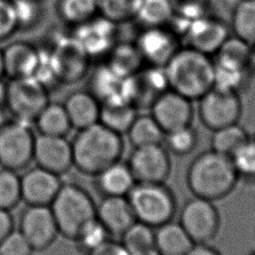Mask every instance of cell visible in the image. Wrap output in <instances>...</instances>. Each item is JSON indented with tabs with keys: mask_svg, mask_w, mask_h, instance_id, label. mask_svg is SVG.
<instances>
[{
	"mask_svg": "<svg viewBox=\"0 0 255 255\" xmlns=\"http://www.w3.org/2000/svg\"><path fill=\"white\" fill-rule=\"evenodd\" d=\"M170 90L198 101L214 85V61L188 46H181L163 66Z\"/></svg>",
	"mask_w": 255,
	"mask_h": 255,
	"instance_id": "obj_2",
	"label": "cell"
},
{
	"mask_svg": "<svg viewBox=\"0 0 255 255\" xmlns=\"http://www.w3.org/2000/svg\"><path fill=\"white\" fill-rule=\"evenodd\" d=\"M49 206L59 234L73 241L81 228L96 217L97 204L91 194L77 183H63Z\"/></svg>",
	"mask_w": 255,
	"mask_h": 255,
	"instance_id": "obj_4",
	"label": "cell"
},
{
	"mask_svg": "<svg viewBox=\"0 0 255 255\" xmlns=\"http://www.w3.org/2000/svg\"><path fill=\"white\" fill-rule=\"evenodd\" d=\"M141 0H98L99 14L121 25L135 21Z\"/></svg>",
	"mask_w": 255,
	"mask_h": 255,
	"instance_id": "obj_34",
	"label": "cell"
},
{
	"mask_svg": "<svg viewBox=\"0 0 255 255\" xmlns=\"http://www.w3.org/2000/svg\"><path fill=\"white\" fill-rule=\"evenodd\" d=\"M166 149L176 155L190 153L197 144V132L191 125L182 127L164 134Z\"/></svg>",
	"mask_w": 255,
	"mask_h": 255,
	"instance_id": "obj_40",
	"label": "cell"
},
{
	"mask_svg": "<svg viewBox=\"0 0 255 255\" xmlns=\"http://www.w3.org/2000/svg\"><path fill=\"white\" fill-rule=\"evenodd\" d=\"M63 105L73 128L79 130L99 123L101 103L88 90L70 93Z\"/></svg>",
	"mask_w": 255,
	"mask_h": 255,
	"instance_id": "obj_22",
	"label": "cell"
},
{
	"mask_svg": "<svg viewBox=\"0 0 255 255\" xmlns=\"http://www.w3.org/2000/svg\"><path fill=\"white\" fill-rule=\"evenodd\" d=\"M129 255H160L156 249L153 247V248H150V249H147V250H143V251H139V252H134V253H130Z\"/></svg>",
	"mask_w": 255,
	"mask_h": 255,
	"instance_id": "obj_48",
	"label": "cell"
},
{
	"mask_svg": "<svg viewBox=\"0 0 255 255\" xmlns=\"http://www.w3.org/2000/svg\"><path fill=\"white\" fill-rule=\"evenodd\" d=\"M251 48L252 46L238 37L234 35L229 36L216 52L214 61L220 64L250 70Z\"/></svg>",
	"mask_w": 255,
	"mask_h": 255,
	"instance_id": "obj_33",
	"label": "cell"
},
{
	"mask_svg": "<svg viewBox=\"0 0 255 255\" xmlns=\"http://www.w3.org/2000/svg\"><path fill=\"white\" fill-rule=\"evenodd\" d=\"M128 165L136 182H164L171 169L168 150L161 143L133 147Z\"/></svg>",
	"mask_w": 255,
	"mask_h": 255,
	"instance_id": "obj_11",
	"label": "cell"
},
{
	"mask_svg": "<svg viewBox=\"0 0 255 255\" xmlns=\"http://www.w3.org/2000/svg\"><path fill=\"white\" fill-rule=\"evenodd\" d=\"M18 31H31L43 20L45 8L43 0H11Z\"/></svg>",
	"mask_w": 255,
	"mask_h": 255,
	"instance_id": "obj_35",
	"label": "cell"
},
{
	"mask_svg": "<svg viewBox=\"0 0 255 255\" xmlns=\"http://www.w3.org/2000/svg\"><path fill=\"white\" fill-rule=\"evenodd\" d=\"M21 197L26 205L49 206L63 182L61 176L38 165L20 175Z\"/></svg>",
	"mask_w": 255,
	"mask_h": 255,
	"instance_id": "obj_18",
	"label": "cell"
},
{
	"mask_svg": "<svg viewBox=\"0 0 255 255\" xmlns=\"http://www.w3.org/2000/svg\"><path fill=\"white\" fill-rule=\"evenodd\" d=\"M250 255H255V251H253V252H252Z\"/></svg>",
	"mask_w": 255,
	"mask_h": 255,
	"instance_id": "obj_51",
	"label": "cell"
},
{
	"mask_svg": "<svg viewBox=\"0 0 255 255\" xmlns=\"http://www.w3.org/2000/svg\"><path fill=\"white\" fill-rule=\"evenodd\" d=\"M21 201L20 175L17 171L0 167V209L11 211Z\"/></svg>",
	"mask_w": 255,
	"mask_h": 255,
	"instance_id": "obj_37",
	"label": "cell"
},
{
	"mask_svg": "<svg viewBox=\"0 0 255 255\" xmlns=\"http://www.w3.org/2000/svg\"><path fill=\"white\" fill-rule=\"evenodd\" d=\"M1 109H2V108H0V119H2V118H3L2 114H1ZM5 121H6V120H5ZM5 121H4V120H0V125H2V124L5 122Z\"/></svg>",
	"mask_w": 255,
	"mask_h": 255,
	"instance_id": "obj_50",
	"label": "cell"
},
{
	"mask_svg": "<svg viewBox=\"0 0 255 255\" xmlns=\"http://www.w3.org/2000/svg\"><path fill=\"white\" fill-rule=\"evenodd\" d=\"M6 91H7V81H5V79H1L0 80V108L5 107Z\"/></svg>",
	"mask_w": 255,
	"mask_h": 255,
	"instance_id": "obj_47",
	"label": "cell"
},
{
	"mask_svg": "<svg viewBox=\"0 0 255 255\" xmlns=\"http://www.w3.org/2000/svg\"><path fill=\"white\" fill-rule=\"evenodd\" d=\"M41 134L66 136L73 128L63 104L49 102L33 123Z\"/></svg>",
	"mask_w": 255,
	"mask_h": 255,
	"instance_id": "obj_27",
	"label": "cell"
},
{
	"mask_svg": "<svg viewBox=\"0 0 255 255\" xmlns=\"http://www.w3.org/2000/svg\"><path fill=\"white\" fill-rule=\"evenodd\" d=\"M185 255H222L208 243H194Z\"/></svg>",
	"mask_w": 255,
	"mask_h": 255,
	"instance_id": "obj_46",
	"label": "cell"
},
{
	"mask_svg": "<svg viewBox=\"0 0 255 255\" xmlns=\"http://www.w3.org/2000/svg\"><path fill=\"white\" fill-rule=\"evenodd\" d=\"M134 43L145 65L161 67L181 47L180 38L168 26L142 27Z\"/></svg>",
	"mask_w": 255,
	"mask_h": 255,
	"instance_id": "obj_13",
	"label": "cell"
},
{
	"mask_svg": "<svg viewBox=\"0 0 255 255\" xmlns=\"http://www.w3.org/2000/svg\"><path fill=\"white\" fill-rule=\"evenodd\" d=\"M239 179L231 157L212 149L199 153L188 165L186 183L194 196L211 201L232 192Z\"/></svg>",
	"mask_w": 255,
	"mask_h": 255,
	"instance_id": "obj_3",
	"label": "cell"
},
{
	"mask_svg": "<svg viewBox=\"0 0 255 255\" xmlns=\"http://www.w3.org/2000/svg\"><path fill=\"white\" fill-rule=\"evenodd\" d=\"M14 219L11 211L0 209V242L13 230Z\"/></svg>",
	"mask_w": 255,
	"mask_h": 255,
	"instance_id": "obj_45",
	"label": "cell"
},
{
	"mask_svg": "<svg viewBox=\"0 0 255 255\" xmlns=\"http://www.w3.org/2000/svg\"><path fill=\"white\" fill-rule=\"evenodd\" d=\"M56 13L59 19L71 29L99 14L98 0H57Z\"/></svg>",
	"mask_w": 255,
	"mask_h": 255,
	"instance_id": "obj_28",
	"label": "cell"
},
{
	"mask_svg": "<svg viewBox=\"0 0 255 255\" xmlns=\"http://www.w3.org/2000/svg\"><path fill=\"white\" fill-rule=\"evenodd\" d=\"M19 230L34 251L48 249L57 239L59 229L50 206L27 205L19 218Z\"/></svg>",
	"mask_w": 255,
	"mask_h": 255,
	"instance_id": "obj_14",
	"label": "cell"
},
{
	"mask_svg": "<svg viewBox=\"0 0 255 255\" xmlns=\"http://www.w3.org/2000/svg\"><path fill=\"white\" fill-rule=\"evenodd\" d=\"M96 217L110 235L119 236L136 220L127 196H103L97 204Z\"/></svg>",
	"mask_w": 255,
	"mask_h": 255,
	"instance_id": "obj_20",
	"label": "cell"
},
{
	"mask_svg": "<svg viewBox=\"0 0 255 255\" xmlns=\"http://www.w3.org/2000/svg\"><path fill=\"white\" fill-rule=\"evenodd\" d=\"M33 252V247L19 229H13L0 242V255H32Z\"/></svg>",
	"mask_w": 255,
	"mask_h": 255,
	"instance_id": "obj_42",
	"label": "cell"
},
{
	"mask_svg": "<svg viewBox=\"0 0 255 255\" xmlns=\"http://www.w3.org/2000/svg\"><path fill=\"white\" fill-rule=\"evenodd\" d=\"M248 138L245 128L236 123L213 130L210 145L212 150L231 157Z\"/></svg>",
	"mask_w": 255,
	"mask_h": 255,
	"instance_id": "obj_32",
	"label": "cell"
},
{
	"mask_svg": "<svg viewBox=\"0 0 255 255\" xmlns=\"http://www.w3.org/2000/svg\"><path fill=\"white\" fill-rule=\"evenodd\" d=\"M33 160L36 165L61 176L74 166L72 143L66 136L39 133L35 138Z\"/></svg>",
	"mask_w": 255,
	"mask_h": 255,
	"instance_id": "obj_16",
	"label": "cell"
},
{
	"mask_svg": "<svg viewBox=\"0 0 255 255\" xmlns=\"http://www.w3.org/2000/svg\"><path fill=\"white\" fill-rule=\"evenodd\" d=\"M70 30L92 61L105 59L119 41V25L100 14Z\"/></svg>",
	"mask_w": 255,
	"mask_h": 255,
	"instance_id": "obj_12",
	"label": "cell"
},
{
	"mask_svg": "<svg viewBox=\"0 0 255 255\" xmlns=\"http://www.w3.org/2000/svg\"><path fill=\"white\" fill-rule=\"evenodd\" d=\"M173 14V0H141L135 21L141 27L167 26Z\"/></svg>",
	"mask_w": 255,
	"mask_h": 255,
	"instance_id": "obj_31",
	"label": "cell"
},
{
	"mask_svg": "<svg viewBox=\"0 0 255 255\" xmlns=\"http://www.w3.org/2000/svg\"><path fill=\"white\" fill-rule=\"evenodd\" d=\"M18 32L17 22L11 0H0V43Z\"/></svg>",
	"mask_w": 255,
	"mask_h": 255,
	"instance_id": "obj_43",
	"label": "cell"
},
{
	"mask_svg": "<svg viewBox=\"0 0 255 255\" xmlns=\"http://www.w3.org/2000/svg\"><path fill=\"white\" fill-rule=\"evenodd\" d=\"M50 92L33 76L7 79L5 109L13 119L31 124L50 102Z\"/></svg>",
	"mask_w": 255,
	"mask_h": 255,
	"instance_id": "obj_8",
	"label": "cell"
},
{
	"mask_svg": "<svg viewBox=\"0 0 255 255\" xmlns=\"http://www.w3.org/2000/svg\"><path fill=\"white\" fill-rule=\"evenodd\" d=\"M6 79L4 73V65H3V55H2V48H0V80Z\"/></svg>",
	"mask_w": 255,
	"mask_h": 255,
	"instance_id": "obj_49",
	"label": "cell"
},
{
	"mask_svg": "<svg viewBox=\"0 0 255 255\" xmlns=\"http://www.w3.org/2000/svg\"><path fill=\"white\" fill-rule=\"evenodd\" d=\"M103 104L116 100H127V78L116 74L105 62L96 66L88 82V89Z\"/></svg>",
	"mask_w": 255,
	"mask_h": 255,
	"instance_id": "obj_21",
	"label": "cell"
},
{
	"mask_svg": "<svg viewBox=\"0 0 255 255\" xmlns=\"http://www.w3.org/2000/svg\"><path fill=\"white\" fill-rule=\"evenodd\" d=\"M179 223L194 243H208L218 233L220 216L213 201L194 196L183 205Z\"/></svg>",
	"mask_w": 255,
	"mask_h": 255,
	"instance_id": "obj_10",
	"label": "cell"
},
{
	"mask_svg": "<svg viewBox=\"0 0 255 255\" xmlns=\"http://www.w3.org/2000/svg\"><path fill=\"white\" fill-rule=\"evenodd\" d=\"M130 253L121 241H115L109 238L107 241L90 251L86 255H129Z\"/></svg>",
	"mask_w": 255,
	"mask_h": 255,
	"instance_id": "obj_44",
	"label": "cell"
},
{
	"mask_svg": "<svg viewBox=\"0 0 255 255\" xmlns=\"http://www.w3.org/2000/svg\"><path fill=\"white\" fill-rule=\"evenodd\" d=\"M109 238V231L98 220V218L95 217L81 228L74 241L78 250L86 255Z\"/></svg>",
	"mask_w": 255,
	"mask_h": 255,
	"instance_id": "obj_39",
	"label": "cell"
},
{
	"mask_svg": "<svg viewBox=\"0 0 255 255\" xmlns=\"http://www.w3.org/2000/svg\"><path fill=\"white\" fill-rule=\"evenodd\" d=\"M193 244L179 222L170 220L154 229V248L160 255H185Z\"/></svg>",
	"mask_w": 255,
	"mask_h": 255,
	"instance_id": "obj_25",
	"label": "cell"
},
{
	"mask_svg": "<svg viewBox=\"0 0 255 255\" xmlns=\"http://www.w3.org/2000/svg\"><path fill=\"white\" fill-rule=\"evenodd\" d=\"M127 197L135 219L153 228L172 220L175 214V197L164 182H136Z\"/></svg>",
	"mask_w": 255,
	"mask_h": 255,
	"instance_id": "obj_6",
	"label": "cell"
},
{
	"mask_svg": "<svg viewBox=\"0 0 255 255\" xmlns=\"http://www.w3.org/2000/svg\"><path fill=\"white\" fill-rule=\"evenodd\" d=\"M240 176L255 179V138H248L231 156Z\"/></svg>",
	"mask_w": 255,
	"mask_h": 255,
	"instance_id": "obj_41",
	"label": "cell"
},
{
	"mask_svg": "<svg viewBox=\"0 0 255 255\" xmlns=\"http://www.w3.org/2000/svg\"><path fill=\"white\" fill-rule=\"evenodd\" d=\"M97 189L103 196H128L136 183L128 163L117 161L95 175Z\"/></svg>",
	"mask_w": 255,
	"mask_h": 255,
	"instance_id": "obj_23",
	"label": "cell"
},
{
	"mask_svg": "<svg viewBox=\"0 0 255 255\" xmlns=\"http://www.w3.org/2000/svg\"><path fill=\"white\" fill-rule=\"evenodd\" d=\"M233 35L255 46V0H238L231 15Z\"/></svg>",
	"mask_w": 255,
	"mask_h": 255,
	"instance_id": "obj_30",
	"label": "cell"
},
{
	"mask_svg": "<svg viewBox=\"0 0 255 255\" xmlns=\"http://www.w3.org/2000/svg\"><path fill=\"white\" fill-rule=\"evenodd\" d=\"M61 85H71L84 79L92 66V59L69 31H53L44 44Z\"/></svg>",
	"mask_w": 255,
	"mask_h": 255,
	"instance_id": "obj_5",
	"label": "cell"
},
{
	"mask_svg": "<svg viewBox=\"0 0 255 255\" xmlns=\"http://www.w3.org/2000/svg\"><path fill=\"white\" fill-rule=\"evenodd\" d=\"M242 103L238 93L212 88L198 100V116L212 131L238 123Z\"/></svg>",
	"mask_w": 255,
	"mask_h": 255,
	"instance_id": "obj_9",
	"label": "cell"
},
{
	"mask_svg": "<svg viewBox=\"0 0 255 255\" xmlns=\"http://www.w3.org/2000/svg\"><path fill=\"white\" fill-rule=\"evenodd\" d=\"M36 135L28 123L13 119L0 125V166L14 171L33 161Z\"/></svg>",
	"mask_w": 255,
	"mask_h": 255,
	"instance_id": "obj_7",
	"label": "cell"
},
{
	"mask_svg": "<svg viewBox=\"0 0 255 255\" xmlns=\"http://www.w3.org/2000/svg\"><path fill=\"white\" fill-rule=\"evenodd\" d=\"M71 143L74 166L81 173L92 176L120 161L125 149L123 134L100 122L79 129Z\"/></svg>",
	"mask_w": 255,
	"mask_h": 255,
	"instance_id": "obj_1",
	"label": "cell"
},
{
	"mask_svg": "<svg viewBox=\"0 0 255 255\" xmlns=\"http://www.w3.org/2000/svg\"><path fill=\"white\" fill-rule=\"evenodd\" d=\"M150 115L164 133L191 125L192 101L168 89L160 94L149 107Z\"/></svg>",
	"mask_w": 255,
	"mask_h": 255,
	"instance_id": "obj_15",
	"label": "cell"
},
{
	"mask_svg": "<svg viewBox=\"0 0 255 255\" xmlns=\"http://www.w3.org/2000/svg\"><path fill=\"white\" fill-rule=\"evenodd\" d=\"M137 109L127 100H116L101 104L99 122L114 131L127 133L137 116Z\"/></svg>",
	"mask_w": 255,
	"mask_h": 255,
	"instance_id": "obj_26",
	"label": "cell"
},
{
	"mask_svg": "<svg viewBox=\"0 0 255 255\" xmlns=\"http://www.w3.org/2000/svg\"><path fill=\"white\" fill-rule=\"evenodd\" d=\"M229 36V27L226 23L217 17L205 14L189 24L182 39L185 41V46L212 56Z\"/></svg>",
	"mask_w": 255,
	"mask_h": 255,
	"instance_id": "obj_17",
	"label": "cell"
},
{
	"mask_svg": "<svg viewBox=\"0 0 255 255\" xmlns=\"http://www.w3.org/2000/svg\"><path fill=\"white\" fill-rule=\"evenodd\" d=\"M153 227L135 220L122 235L121 242L129 253L139 252L154 247Z\"/></svg>",
	"mask_w": 255,
	"mask_h": 255,
	"instance_id": "obj_36",
	"label": "cell"
},
{
	"mask_svg": "<svg viewBox=\"0 0 255 255\" xmlns=\"http://www.w3.org/2000/svg\"><path fill=\"white\" fill-rule=\"evenodd\" d=\"M104 60L122 78H128L145 66L134 41H118Z\"/></svg>",
	"mask_w": 255,
	"mask_h": 255,
	"instance_id": "obj_24",
	"label": "cell"
},
{
	"mask_svg": "<svg viewBox=\"0 0 255 255\" xmlns=\"http://www.w3.org/2000/svg\"><path fill=\"white\" fill-rule=\"evenodd\" d=\"M248 71V69L228 66L214 61L213 88L238 93L245 85Z\"/></svg>",
	"mask_w": 255,
	"mask_h": 255,
	"instance_id": "obj_38",
	"label": "cell"
},
{
	"mask_svg": "<svg viewBox=\"0 0 255 255\" xmlns=\"http://www.w3.org/2000/svg\"><path fill=\"white\" fill-rule=\"evenodd\" d=\"M164 131L151 115H137L127 131L133 147L162 143Z\"/></svg>",
	"mask_w": 255,
	"mask_h": 255,
	"instance_id": "obj_29",
	"label": "cell"
},
{
	"mask_svg": "<svg viewBox=\"0 0 255 255\" xmlns=\"http://www.w3.org/2000/svg\"><path fill=\"white\" fill-rule=\"evenodd\" d=\"M6 79L34 76L39 60V47L27 41H13L2 48Z\"/></svg>",
	"mask_w": 255,
	"mask_h": 255,
	"instance_id": "obj_19",
	"label": "cell"
}]
</instances>
